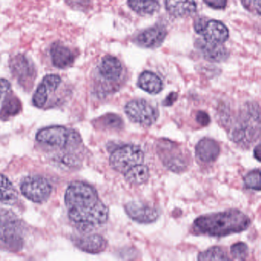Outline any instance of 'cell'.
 Segmentation results:
<instances>
[{
	"label": "cell",
	"instance_id": "cell-18",
	"mask_svg": "<svg viewBox=\"0 0 261 261\" xmlns=\"http://www.w3.org/2000/svg\"><path fill=\"white\" fill-rule=\"evenodd\" d=\"M166 8L174 17L182 18L193 15L197 5L195 0H166Z\"/></svg>",
	"mask_w": 261,
	"mask_h": 261
},
{
	"label": "cell",
	"instance_id": "cell-32",
	"mask_svg": "<svg viewBox=\"0 0 261 261\" xmlns=\"http://www.w3.org/2000/svg\"><path fill=\"white\" fill-rule=\"evenodd\" d=\"M65 2L74 10H83L89 7L91 0H65Z\"/></svg>",
	"mask_w": 261,
	"mask_h": 261
},
{
	"label": "cell",
	"instance_id": "cell-30",
	"mask_svg": "<svg viewBox=\"0 0 261 261\" xmlns=\"http://www.w3.org/2000/svg\"><path fill=\"white\" fill-rule=\"evenodd\" d=\"M59 163L68 169H74L80 166L81 160L74 154H65L59 158Z\"/></svg>",
	"mask_w": 261,
	"mask_h": 261
},
{
	"label": "cell",
	"instance_id": "cell-7",
	"mask_svg": "<svg viewBox=\"0 0 261 261\" xmlns=\"http://www.w3.org/2000/svg\"><path fill=\"white\" fill-rule=\"evenodd\" d=\"M125 113L133 123L142 126H152L159 117L158 109L143 99L131 100L126 103Z\"/></svg>",
	"mask_w": 261,
	"mask_h": 261
},
{
	"label": "cell",
	"instance_id": "cell-26",
	"mask_svg": "<svg viewBox=\"0 0 261 261\" xmlns=\"http://www.w3.org/2000/svg\"><path fill=\"white\" fill-rule=\"evenodd\" d=\"M95 126L106 130H120L123 127V121L117 114H107L95 120Z\"/></svg>",
	"mask_w": 261,
	"mask_h": 261
},
{
	"label": "cell",
	"instance_id": "cell-21",
	"mask_svg": "<svg viewBox=\"0 0 261 261\" xmlns=\"http://www.w3.org/2000/svg\"><path fill=\"white\" fill-rule=\"evenodd\" d=\"M138 86L149 94H156L163 90V84L157 74L146 71L142 73L139 77Z\"/></svg>",
	"mask_w": 261,
	"mask_h": 261
},
{
	"label": "cell",
	"instance_id": "cell-4",
	"mask_svg": "<svg viewBox=\"0 0 261 261\" xmlns=\"http://www.w3.org/2000/svg\"><path fill=\"white\" fill-rule=\"evenodd\" d=\"M155 146L159 158L169 170L181 173L190 166V153L181 145L168 139H160Z\"/></svg>",
	"mask_w": 261,
	"mask_h": 261
},
{
	"label": "cell",
	"instance_id": "cell-34",
	"mask_svg": "<svg viewBox=\"0 0 261 261\" xmlns=\"http://www.w3.org/2000/svg\"><path fill=\"white\" fill-rule=\"evenodd\" d=\"M11 90V84L7 79H0V100Z\"/></svg>",
	"mask_w": 261,
	"mask_h": 261
},
{
	"label": "cell",
	"instance_id": "cell-13",
	"mask_svg": "<svg viewBox=\"0 0 261 261\" xmlns=\"http://www.w3.org/2000/svg\"><path fill=\"white\" fill-rule=\"evenodd\" d=\"M62 83V79L56 74H48L44 77L38 87L33 98L34 106L39 108H43L48 101V96L55 92Z\"/></svg>",
	"mask_w": 261,
	"mask_h": 261
},
{
	"label": "cell",
	"instance_id": "cell-19",
	"mask_svg": "<svg viewBox=\"0 0 261 261\" xmlns=\"http://www.w3.org/2000/svg\"><path fill=\"white\" fill-rule=\"evenodd\" d=\"M197 44L204 59L210 62H221L228 57V51L223 44L211 43L205 40L198 41Z\"/></svg>",
	"mask_w": 261,
	"mask_h": 261
},
{
	"label": "cell",
	"instance_id": "cell-8",
	"mask_svg": "<svg viewBox=\"0 0 261 261\" xmlns=\"http://www.w3.org/2000/svg\"><path fill=\"white\" fill-rule=\"evenodd\" d=\"M0 243L10 251H19L23 247L22 227L17 218L7 216L0 227Z\"/></svg>",
	"mask_w": 261,
	"mask_h": 261
},
{
	"label": "cell",
	"instance_id": "cell-5",
	"mask_svg": "<svg viewBox=\"0 0 261 261\" xmlns=\"http://www.w3.org/2000/svg\"><path fill=\"white\" fill-rule=\"evenodd\" d=\"M36 140L39 143L62 149L71 145L77 147L82 142L77 132L62 126H48L40 129L36 134Z\"/></svg>",
	"mask_w": 261,
	"mask_h": 261
},
{
	"label": "cell",
	"instance_id": "cell-14",
	"mask_svg": "<svg viewBox=\"0 0 261 261\" xmlns=\"http://www.w3.org/2000/svg\"><path fill=\"white\" fill-rule=\"evenodd\" d=\"M219 144L212 139H201L195 146V155L203 163H214L219 156Z\"/></svg>",
	"mask_w": 261,
	"mask_h": 261
},
{
	"label": "cell",
	"instance_id": "cell-17",
	"mask_svg": "<svg viewBox=\"0 0 261 261\" xmlns=\"http://www.w3.org/2000/svg\"><path fill=\"white\" fill-rule=\"evenodd\" d=\"M50 54L53 65L59 69L68 68L74 63V56L72 51L62 44H53Z\"/></svg>",
	"mask_w": 261,
	"mask_h": 261
},
{
	"label": "cell",
	"instance_id": "cell-36",
	"mask_svg": "<svg viewBox=\"0 0 261 261\" xmlns=\"http://www.w3.org/2000/svg\"><path fill=\"white\" fill-rule=\"evenodd\" d=\"M177 98H178V94L176 93H171L169 95H168L163 103L165 106H171L176 101Z\"/></svg>",
	"mask_w": 261,
	"mask_h": 261
},
{
	"label": "cell",
	"instance_id": "cell-38",
	"mask_svg": "<svg viewBox=\"0 0 261 261\" xmlns=\"http://www.w3.org/2000/svg\"><path fill=\"white\" fill-rule=\"evenodd\" d=\"M3 221V216L1 215V213H0V227H1V224H2Z\"/></svg>",
	"mask_w": 261,
	"mask_h": 261
},
{
	"label": "cell",
	"instance_id": "cell-6",
	"mask_svg": "<svg viewBox=\"0 0 261 261\" xmlns=\"http://www.w3.org/2000/svg\"><path fill=\"white\" fill-rule=\"evenodd\" d=\"M144 160V152L135 145H124L113 151L110 156L111 167L120 173L124 174L133 166L141 164Z\"/></svg>",
	"mask_w": 261,
	"mask_h": 261
},
{
	"label": "cell",
	"instance_id": "cell-10",
	"mask_svg": "<svg viewBox=\"0 0 261 261\" xmlns=\"http://www.w3.org/2000/svg\"><path fill=\"white\" fill-rule=\"evenodd\" d=\"M10 68L12 74L22 88L25 89L33 88L37 71L34 64L27 56L22 54L13 56L10 60Z\"/></svg>",
	"mask_w": 261,
	"mask_h": 261
},
{
	"label": "cell",
	"instance_id": "cell-24",
	"mask_svg": "<svg viewBox=\"0 0 261 261\" xmlns=\"http://www.w3.org/2000/svg\"><path fill=\"white\" fill-rule=\"evenodd\" d=\"M128 5L141 16L154 14L160 9L158 0H128Z\"/></svg>",
	"mask_w": 261,
	"mask_h": 261
},
{
	"label": "cell",
	"instance_id": "cell-15",
	"mask_svg": "<svg viewBox=\"0 0 261 261\" xmlns=\"http://www.w3.org/2000/svg\"><path fill=\"white\" fill-rule=\"evenodd\" d=\"M167 32L162 25H155L140 33L137 38V42L141 46L148 48H155L160 46L165 40Z\"/></svg>",
	"mask_w": 261,
	"mask_h": 261
},
{
	"label": "cell",
	"instance_id": "cell-28",
	"mask_svg": "<svg viewBox=\"0 0 261 261\" xmlns=\"http://www.w3.org/2000/svg\"><path fill=\"white\" fill-rule=\"evenodd\" d=\"M244 181L247 189L256 191L260 190V170L256 169L249 172L244 177Z\"/></svg>",
	"mask_w": 261,
	"mask_h": 261
},
{
	"label": "cell",
	"instance_id": "cell-27",
	"mask_svg": "<svg viewBox=\"0 0 261 261\" xmlns=\"http://www.w3.org/2000/svg\"><path fill=\"white\" fill-rule=\"evenodd\" d=\"M198 260H230L225 250L220 247H212L198 254Z\"/></svg>",
	"mask_w": 261,
	"mask_h": 261
},
{
	"label": "cell",
	"instance_id": "cell-12",
	"mask_svg": "<svg viewBox=\"0 0 261 261\" xmlns=\"http://www.w3.org/2000/svg\"><path fill=\"white\" fill-rule=\"evenodd\" d=\"M128 216L140 224L155 222L160 216V212L155 207L140 201H132L125 205Z\"/></svg>",
	"mask_w": 261,
	"mask_h": 261
},
{
	"label": "cell",
	"instance_id": "cell-22",
	"mask_svg": "<svg viewBox=\"0 0 261 261\" xmlns=\"http://www.w3.org/2000/svg\"><path fill=\"white\" fill-rule=\"evenodd\" d=\"M19 193L10 179L0 174V202L13 204L18 201Z\"/></svg>",
	"mask_w": 261,
	"mask_h": 261
},
{
	"label": "cell",
	"instance_id": "cell-1",
	"mask_svg": "<svg viewBox=\"0 0 261 261\" xmlns=\"http://www.w3.org/2000/svg\"><path fill=\"white\" fill-rule=\"evenodd\" d=\"M65 201L70 220L81 231H92L108 221V207L89 184L79 181L71 183L65 192Z\"/></svg>",
	"mask_w": 261,
	"mask_h": 261
},
{
	"label": "cell",
	"instance_id": "cell-23",
	"mask_svg": "<svg viewBox=\"0 0 261 261\" xmlns=\"http://www.w3.org/2000/svg\"><path fill=\"white\" fill-rule=\"evenodd\" d=\"M125 179L133 185H142L148 181L149 178V169L147 166L136 165L124 173Z\"/></svg>",
	"mask_w": 261,
	"mask_h": 261
},
{
	"label": "cell",
	"instance_id": "cell-25",
	"mask_svg": "<svg viewBox=\"0 0 261 261\" xmlns=\"http://www.w3.org/2000/svg\"><path fill=\"white\" fill-rule=\"evenodd\" d=\"M22 108L20 100L13 94H7L0 110V119L6 120L19 114Z\"/></svg>",
	"mask_w": 261,
	"mask_h": 261
},
{
	"label": "cell",
	"instance_id": "cell-35",
	"mask_svg": "<svg viewBox=\"0 0 261 261\" xmlns=\"http://www.w3.org/2000/svg\"><path fill=\"white\" fill-rule=\"evenodd\" d=\"M204 3L214 9L222 10L227 6V0H204Z\"/></svg>",
	"mask_w": 261,
	"mask_h": 261
},
{
	"label": "cell",
	"instance_id": "cell-11",
	"mask_svg": "<svg viewBox=\"0 0 261 261\" xmlns=\"http://www.w3.org/2000/svg\"><path fill=\"white\" fill-rule=\"evenodd\" d=\"M195 31L211 43L223 44L228 39V29L219 21L198 19L194 25Z\"/></svg>",
	"mask_w": 261,
	"mask_h": 261
},
{
	"label": "cell",
	"instance_id": "cell-20",
	"mask_svg": "<svg viewBox=\"0 0 261 261\" xmlns=\"http://www.w3.org/2000/svg\"><path fill=\"white\" fill-rule=\"evenodd\" d=\"M121 63L117 58L106 56L102 59L99 65V73L107 81L114 82L120 79L122 74Z\"/></svg>",
	"mask_w": 261,
	"mask_h": 261
},
{
	"label": "cell",
	"instance_id": "cell-31",
	"mask_svg": "<svg viewBox=\"0 0 261 261\" xmlns=\"http://www.w3.org/2000/svg\"><path fill=\"white\" fill-rule=\"evenodd\" d=\"M242 5L250 13L260 15V0H241Z\"/></svg>",
	"mask_w": 261,
	"mask_h": 261
},
{
	"label": "cell",
	"instance_id": "cell-16",
	"mask_svg": "<svg viewBox=\"0 0 261 261\" xmlns=\"http://www.w3.org/2000/svg\"><path fill=\"white\" fill-rule=\"evenodd\" d=\"M76 245L82 251L96 254L106 250L108 241L101 235L93 233L79 238L76 241Z\"/></svg>",
	"mask_w": 261,
	"mask_h": 261
},
{
	"label": "cell",
	"instance_id": "cell-33",
	"mask_svg": "<svg viewBox=\"0 0 261 261\" xmlns=\"http://www.w3.org/2000/svg\"><path fill=\"white\" fill-rule=\"evenodd\" d=\"M196 121L199 123L201 126H207L210 124L211 118L208 114L204 111H198L196 115Z\"/></svg>",
	"mask_w": 261,
	"mask_h": 261
},
{
	"label": "cell",
	"instance_id": "cell-29",
	"mask_svg": "<svg viewBox=\"0 0 261 261\" xmlns=\"http://www.w3.org/2000/svg\"><path fill=\"white\" fill-rule=\"evenodd\" d=\"M248 247L244 242L236 243L230 247V254L236 260H245L248 256Z\"/></svg>",
	"mask_w": 261,
	"mask_h": 261
},
{
	"label": "cell",
	"instance_id": "cell-2",
	"mask_svg": "<svg viewBox=\"0 0 261 261\" xmlns=\"http://www.w3.org/2000/svg\"><path fill=\"white\" fill-rule=\"evenodd\" d=\"M250 224V218L245 214L237 209H229L201 215L195 220L193 227L200 234L221 238L244 231Z\"/></svg>",
	"mask_w": 261,
	"mask_h": 261
},
{
	"label": "cell",
	"instance_id": "cell-37",
	"mask_svg": "<svg viewBox=\"0 0 261 261\" xmlns=\"http://www.w3.org/2000/svg\"><path fill=\"white\" fill-rule=\"evenodd\" d=\"M254 157L258 160V161H260V146L258 145L256 146V147L254 149Z\"/></svg>",
	"mask_w": 261,
	"mask_h": 261
},
{
	"label": "cell",
	"instance_id": "cell-9",
	"mask_svg": "<svg viewBox=\"0 0 261 261\" xmlns=\"http://www.w3.org/2000/svg\"><path fill=\"white\" fill-rule=\"evenodd\" d=\"M22 195L35 203H43L51 196L53 187L46 178L39 175L28 176L21 183Z\"/></svg>",
	"mask_w": 261,
	"mask_h": 261
},
{
	"label": "cell",
	"instance_id": "cell-3",
	"mask_svg": "<svg viewBox=\"0 0 261 261\" xmlns=\"http://www.w3.org/2000/svg\"><path fill=\"white\" fill-rule=\"evenodd\" d=\"M229 138L242 146H250L260 137V111L257 103H248L230 126Z\"/></svg>",
	"mask_w": 261,
	"mask_h": 261
}]
</instances>
